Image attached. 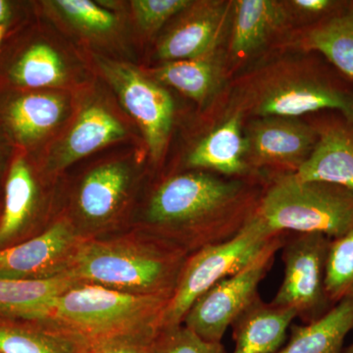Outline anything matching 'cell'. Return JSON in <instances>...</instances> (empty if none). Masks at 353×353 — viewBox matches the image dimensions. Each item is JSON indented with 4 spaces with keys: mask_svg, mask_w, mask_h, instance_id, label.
Wrapping results in <instances>:
<instances>
[{
    "mask_svg": "<svg viewBox=\"0 0 353 353\" xmlns=\"http://www.w3.org/2000/svg\"><path fill=\"white\" fill-rule=\"evenodd\" d=\"M221 70L220 59H216L212 54L197 59L168 62L155 72V76L194 101H203L219 85Z\"/></svg>",
    "mask_w": 353,
    "mask_h": 353,
    "instance_id": "cb8c5ba5",
    "label": "cell"
},
{
    "mask_svg": "<svg viewBox=\"0 0 353 353\" xmlns=\"http://www.w3.org/2000/svg\"><path fill=\"white\" fill-rule=\"evenodd\" d=\"M282 234L256 259L238 273L220 281L190 307L183 325L203 340L221 343L229 327L261 299L259 285L268 274L276 254L285 243Z\"/></svg>",
    "mask_w": 353,
    "mask_h": 353,
    "instance_id": "52a82bcc",
    "label": "cell"
},
{
    "mask_svg": "<svg viewBox=\"0 0 353 353\" xmlns=\"http://www.w3.org/2000/svg\"><path fill=\"white\" fill-rule=\"evenodd\" d=\"M290 4L306 15H318L328 11L334 6V2L329 0H296Z\"/></svg>",
    "mask_w": 353,
    "mask_h": 353,
    "instance_id": "1f68e13d",
    "label": "cell"
},
{
    "mask_svg": "<svg viewBox=\"0 0 353 353\" xmlns=\"http://www.w3.org/2000/svg\"><path fill=\"white\" fill-rule=\"evenodd\" d=\"M102 67L123 105L145 132L150 155L157 161L163 154L173 124L171 95L127 65L106 62Z\"/></svg>",
    "mask_w": 353,
    "mask_h": 353,
    "instance_id": "30bf717a",
    "label": "cell"
},
{
    "mask_svg": "<svg viewBox=\"0 0 353 353\" xmlns=\"http://www.w3.org/2000/svg\"><path fill=\"white\" fill-rule=\"evenodd\" d=\"M243 136L250 168L296 173L314 150L319 131L297 117L267 116L250 121Z\"/></svg>",
    "mask_w": 353,
    "mask_h": 353,
    "instance_id": "9c48e42d",
    "label": "cell"
},
{
    "mask_svg": "<svg viewBox=\"0 0 353 353\" xmlns=\"http://www.w3.org/2000/svg\"><path fill=\"white\" fill-rule=\"evenodd\" d=\"M328 353H343V348H339V350H334Z\"/></svg>",
    "mask_w": 353,
    "mask_h": 353,
    "instance_id": "74e56055",
    "label": "cell"
},
{
    "mask_svg": "<svg viewBox=\"0 0 353 353\" xmlns=\"http://www.w3.org/2000/svg\"><path fill=\"white\" fill-rule=\"evenodd\" d=\"M263 190L243 179L204 172L165 181L148 204V222L187 238L194 252L233 239L256 214Z\"/></svg>",
    "mask_w": 353,
    "mask_h": 353,
    "instance_id": "6da1fadb",
    "label": "cell"
},
{
    "mask_svg": "<svg viewBox=\"0 0 353 353\" xmlns=\"http://www.w3.org/2000/svg\"><path fill=\"white\" fill-rule=\"evenodd\" d=\"M294 174L301 180L331 183L353 190L352 132L341 126L319 131L314 150Z\"/></svg>",
    "mask_w": 353,
    "mask_h": 353,
    "instance_id": "2e32d148",
    "label": "cell"
},
{
    "mask_svg": "<svg viewBox=\"0 0 353 353\" xmlns=\"http://www.w3.org/2000/svg\"><path fill=\"white\" fill-rule=\"evenodd\" d=\"M296 317L294 309L265 303L259 299L232 325L233 353L278 352Z\"/></svg>",
    "mask_w": 353,
    "mask_h": 353,
    "instance_id": "5bb4252c",
    "label": "cell"
},
{
    "mask_svg": "<svg viewBox=\"0 0 353 353\" xmlns=\"http://www.w3.org/2000/svg\"><path fill=\"white\" fill-rule=\"evenodd\" d=\"M188 0H134L132 2L139 26L152 32L161 27L172 16L192 6Z\"/></svg>",
    "mask_w": 353,
    "mask_h": 353,
    "instance_id": "f1b7e54d",
    "label": "cell"
},
{
    "mask_svg": "<svg viewBox=\"0 0 353 353\" xmlns=\"http://www.w3.org/2000/svg\"><path fill=\"white\" fill-rule=\"evenodd\" d=\"M125 132L119 121L103 108L92 106L85 109L65 143L62 164H69L87 157L102 146L122 138Z\"/></svg>",
    "mask_w": 353,
    "mask_h": 353,
    "instance_id": "603a6c76",
    "label": "cell"
},
{
    "mask_svg": "<svg viewBox=\"0 0 353 353\" xmlns=\"http://www.w3.org/2000/svg\"><path fill=\"white\" fill-rule=\"evenodd\" d=\"M13 6L6 0H0V26H9L13 17Z\"/></svg>",
    "mask_w": 353,
    "mask_h": 353,
    "instance_id": "d6a6232c",
    "label": "cell"
},
{
    "mask_svg": "<svg viewBox=\"0 0 353 353\" xmlns=\"http://www.w3.org/2000/svg\"><path fill=\"white\" fill-rule=\"evenodd\" d=\"M37 185L25 155L11 160L4 189V206L0 219V245L19 233L34 210Z\"/></svg>",
    "mask_w": 353,
    "mask_h": 353,
    "instance_id": "ffe728a7",
    "label": "cell"
},
{
    "mask_svg": "<svg viewBox=\"0 0 353 353\" xmlns=\"http://www.w3.org/2000/svg\"><path fill=\"white\" fill-rule=\"evenodd\" d=\"M256 215L275 234L319 233L334 240L353 230V190L278 173L263 190Z\"/></svg>",
    "mask_w": 353,
    "mask_h": 353,
    "instance_id": "3957f363",
    "label": "cell"
},
{
    "mask_svg": "<svg viewBox=\"0 0 353 353\" xmlns=\"http://www.w3.org/2000/svg\"><path fill=\"white\" fill-rule=\"evenodd\" d=\"M240 110L255 117H297L333 109L353 119V99L316 72L294 62L271 65L259 72L243 95Z\"/></svg>",
    "mask_w": 353,
    "mask_h": 353,
    "instance_id": "8992f818",
    "label": "cell"
},
{
    "mask_svg": "<svg viewBox=\"0 0 353 353\" xmlns=\"http://www.w3.org/2000/svg\"><path fill=\"white\" fill-rule=\"evenodd\" d=\"M232 2L203 1L196 4L158 46V55L171 61L197 59L214 54L226 26Z\"/></svg>",
    "mask_w": 353,
    "mask_h": 353,
    "instance_id": "7c38bea8",
    "label": "cell"
},
{
    "mask_svg": "<svg viewBox=\"0 0 353 353\" xmlns=\"http://www.w3.org/2000/svg\"><path fill=\"white\" fill-rule=\"evenodd\" d=\"M343 353H353V341L352 343L348 345L347 350H345V352H343Z\"/></svg>",
    "mask_w": 353,
    "mask_h": 353,
    "instance_id": "d590c367",
    "label": "cell"
},
{
    "mask_svg": "<svg viewBox=\"0 0 353 353\" xmlns=\"http://www.w3.org/2000/svg\"><path fill=\"white\" fill-rule=\"evenodd\" d=\"M77 285L67 271L41 280L0 279V314L46 320L53 301Z\"/></svg>",
    "mask_w": 353,
    "mask_h": 353,
    "instance_id": "ac0fdd59",
    "label": "cell"
},
{
    "mask_svg": "<svg viewBox=\"0 0 353 353\" xmlns=\"http://www.w3.org/2000/svg\"><path fill=\"white\" fill-rule=\"evenodd\" d=\"M82 353H99V352H97V350H83V352Z\"/></svg>",
    "mask_w": 353,
    "mask_h": 353,
    "instance_id": "8d00e7d4",
    "label": "cell"
},
{
    "mask_svg": "<svg viewBox=\"0 0 353 353\" xmlns=\"http://www.w3.org/2000/svg\"><path fill=\"white\" fill-rule=\"evenodd\" d=\"M159 331L132 334L115 339L97 348L99 353H152L153 343Z\"/></svg>",
    "mask_w": 353,
    "mask_h": 353,
    "instance_id": "4dcf8cb0",
    "label": "cell"
},
{
    "mask_svg": "<svg viewBox=\"0 0 353 353\" xmlns=\"http://www.w3.org/2000/svg\"><path fill=\"white\" fill-rule=\"evenodd\" d=\"M331 239L319 233L296 234L283 245L284 278L271 303L294 309L305 324L334 307L325 288Z\"/></svg>",
    "mask_w": 353,
    "mask_h": 353,
    "instance_id": "ba28073f",
    "label": "cell"
},
{
    "mask_svg": "<svg viewBox=\"0 0 353 353\" xmlns=\"http://www.w3.org/2000/svg\"><path fill=\"white\" fill-rule=\"evenodd\" d=\"M240 109L216 128L190 153L188 164L223 175L243 176L250 171L245 161V141Z\"/></svg>",
    "mask_w": 353,
    "mask_h": 353,
    "instance_id": "e0dca14e",
    "label": "cell"
},
{
    "mask_svg": "<svg viewBox=\"0 0 353 353\" xmlns=\"http://www.w3.org/2000/svg\"><path fill=\"white\" fill-rule=\"evenodd\" d=\"M4 78L20 90L52 87L63 82V62L48 44L34 43L21 51L6 68Z\"/></svg>",
    "mask_w": 353,
    "mask_h": 353,
    "instance_id": "44dd1931",
    "label": "cell"
},
{
    "mask_svg": "<svg viewBox=\"0 0 353 353\" xmlns=\"http://www.w3.org/2000/svg\"><path fill=\"white\" fill-rule=\"evenodd\" d=\"M282 234L271 232L255 214L231 240L194 253L183 265L176 289L162 313L160 330L182 325L190 307L202 294L252 263Z\"/></svg>",
    "mask_w": 353,
    "mask_h": 353,
    "instance_id": "5b68a950",
    "label": "cell"
},
{
    "mask_svg": "<svg viewBox=\"0 0 353 353\" xmlns=\"http://www.w3.org/2000/svg\"><path fill=\"white\" fill-rule=\"evenodd\" d=\"M83 350L55 332L0 324V353H82Z\"/></svg>",
    "mask_w": 353,
    "mask_h": 353,
    "instance_id": "484cf974",
    "label": "cell"
},
{
    "mask_svg": "<svg viewBox=\"0 0 353 353\" xmlns=\"http://www.w3.org/2000/svg\"><path fill=\"white\" fill-rule=\"evenodd\" d=\"M304 46L319 51L345 75L353 78V13L324 21L308 32Z\"/></svg>",
    "mask_w": 353,
    "mask_h": 353,
    "instance_id": "d4e9b609",
    "label": "cell"
},
{
    "mask_svg": "<svg viewBox=\"0 0 353 353\" xmlns=\"http://www.w3.org/2000/svg\"><path fill=\"white\" fill-rule=\"evenodd\" d=\"M185 263L176 252L92 241L77 246L66 271L78 282L171 299Z\"/></svg>",
    "mask_w": 353,
    "mask_h": 353,
    "instance_id": "277c9868",
    "label": "cell"
},
{
    "mask_svg": "<svg viewBox=\"0 0 353 353\" xmlns=\"http://www.w3.org/2000/svg\"><path fill=\"white\" fill-rule=\"evenodd\" d=\"M9 26L2 25L0 26V46L3 43L4 39L8 34Z\"/></svg>",
    "mask_w": 353,
    "mask_h": 353,
    "instance_id": "836d02e7",
    "label": "cell"
},
{
    "mask_svg": "<svg viewBox=\"0 0 353 353\" xmlns=\"http://www.w3.org/2000/svg\"><path fill=\"white\" fill-rule=\"evenodd\" d=\"M75 236L67 223L58 222L20 245L0 250V279L41 280L63 273Z\"/></svg>",
    "mask_w": 353,
    "mask_h": 353,
    "instance_id": "8fae6325",
    "label": "cell"
},
{
    "mask_svg": "<svg viewBox=\"0 0 353 353\" xmlns=\"http://www.w3.org/2000/svg\"><path fill=\"white\" fill-rule=\"evenodd\" d=\"M350 332H353V299H345L320 319L292 327L289 343L276 353H328L343 348Z\"/></svg>",
    "mask_w": 353,
    "mask_h": 353,
    "instance_id": "d6986e66",
    "label": "cell"
},
{
    "mask_svg": "<svg viewBox=\"0 0 353 353\" xmlns=\"http://www.w3.org/2000/svg\"><path fill=\"white\" fill-rule=\"evenodd\" d=\"M0 104V128L14 143L30 148L57 126L64 113V102L57 95L18 92Z\"/></svg>",
    "mask_w": 353,
    "mask_h": 353,
    "instance_id": "4fadbf2b",
    "label": "cell"
},
{
    "mask_svg": "<svg viewBox=\"0 0 353 353\" xmlns=\"http://www.w3.org/2000/svg\"><path fill=\"white\" fill-rule=\"evenodd\" d=\"M234 7L230 51L236 58L250 57L281 29L289 18L282 2L239 0Z\"/></svg>",
    "mask_w": 353,
    "mask_h": 353,
    "instance_id": "9a60e30c",
    "label": "cell"
},
{
    "mask_svg": "<svg viewBox=\"0 0 353 353\" xmlns=\"http://www.w3.org/2000/svg\"><path fill=\"white\" fill-rule=\"evenodd\" d=\"M127 169L120 164H108L90 172L83 180L79 194L81 212L90 220L106 219L112 214L126 192Z\"/></svg>",
    "mask_w": 353,
    "mask_h": 353,
    "instance_id": "7402d4cb",
    "label": "cell"
},
{
    "mask_svg": "<svg viewBox=\"0 0 353 353\" xmlns=\"http://www.w3.org/2000/svg\"><path fill=\"white\" fill-rule=\"evenodd\" d=\"M325 288L334 305L343 299H353V230L331 240Z\"/></svg>",
    "mask_w": 353,
    "mask_h": 353,
    "instance_id": "4316f807",
    "label": "cell"
},
{
    "mask_svg": "<svg viewBox=\"0 0 353 353\" xmlns=\"http://www.w3.org/2000/svg\"><path fill=\"white\" fill-rule=\"evenodd\" d=\"M169 299L160 294L77 285L53 301L46 320L58 326L55 333L83 350H97L115 339L160 331Z\"/></svg>",
    "mask_w": 353,
    "mask_h": 353,
    "instance_id": "7a4b0ae2",
    "label": "cell"
},
{
    "mask_svg": "<svg viewBox=\"0 0 353 353\" xmlns=\"http://www.w3.org/2000/svg\"><path fill=\"white\" fill-rule=\"evenodd\" d=\"M2 138H6V136H0V155H1L2 153H3V141H3V139H2Z\"/></svg>",
    "mask_w": 353,
    "mask_h": 353,
    "instance_id": "e575fe53",
    "label": "cell"
},
{
    "mask_svg": "<svg viewBox=\"0 0 353 353\" xmlns=\"http://www.w3.org/2000/svg\"><path fill=\"white\" fill-rule=\"evenodd\" d=\"M152 353H226L222 343H211L183 325L160 330Z\"/></svg>",
    "mask_w": 353,
    "mask_h": 353,
    "instance_id": "83f0119b",
    "label": "cell"
},
{
    "mask_svg": "<svg viewBox=\"0 0 353 353\" xmlns=\"http://www.w3.org/2000/svg\"><path fill=\"white\" fill-rule=\"evenodd\" d=\"M55 3L69 19L87 29L108 31L115 24L113 14L88 0H58Z\"/></svg>",
    "mask_w": 353,
    "mask_h": 353,
    "instance_id": "f546056e",
    "label": "cell"
}]
</instances>
